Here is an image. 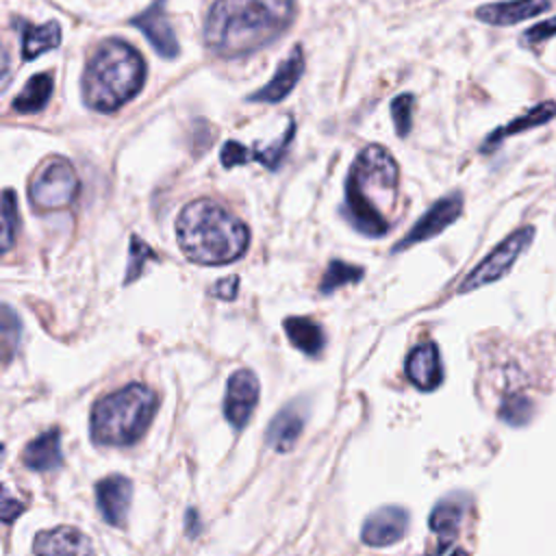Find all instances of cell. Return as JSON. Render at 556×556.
Wrapping results in <instances>:
<instances>
[{"instance_id":"35","label":"cell","mask_w":556,"mask_h":556,"mask_svg":"<svg viewBox=\"0 0 556 556\" xmlns=\"http://www.w3.org/2000/svg\"><path fill=\"white\" fill-rule=\"evenodd\" d=\"M454 556H467V554H465V552H460V549H458V552H456V554H454Z\"/></svg>"},{"instance_id":"12","label":"cell","mask_w":556,"mask_h":556,"mask_svg":"<svg viewBox=\"0 0 556 556\" xmlns=\"http://www.w3.org/2000/svg\"><path fill=\"white\" fill-rule=\"evenodd\" d=\"M408 528V513L400 506H384L371 513L365 523L361 539L369 547H387L397 543Z\"/></svg>"},{"instance_id":"21","label":"cell","mask_w":556,"mask_h":556,"mask_svg":"<svg viewBox=\"0 0 556 556\" xmlns=\"http://www.w3.org/2000/svg\"><path fill=\"white\" fill-rule=\"evenodd\" d=\"M285 332H287L289 341L306 356L321 354V350L326 345V334H324L321 326L308 317H287Z\"/></svg>"},{"instance_id":"20","label":"cell","mask_w":556,"mask_h":556,"mask_svg":"<svg viewBox=\"0 0 556 556\" xmlns=\"http://www.w3.org/2000/svg\"><path fill=\"white\" fill-rule=\"evenodd\" d=\"M554 117H556V102H552V100L541 102V104H536L532 111H528V113H523V115L510 119L506 126L493 130V132L486 137V141H484V146H482V152L493 150L495 146H500V143H502L506 137H510V135L523 132V130H528V128L543 126V124H547V122L554 119Z\"/></svg>"},{"instance_id":"14","label":"cell","mask_w":556,"mask_h":556,"mask_svg":"<svg viewBox=\"0 0 556 556\" xmlns=\"http://www.w3.org/2000/svg\"><path fill=\"white\" fill-rule=\"evenodd\" d=\"M293 132H295V124L289 122L285 135L276 143H271L267 148H254V150L243 148L237 141H226V146L222 148V154H219L222 156V165L224 167H235V165H241V163H248V161H258L267 169H276L280 165V161H282L291 139H293Z\"/></svg>"},{"instance_id":"25","label":"cell","mask_w":556,"mask_h":556,"mask_svg":"<svg viewBox=\"0 0 556 556\" xmlns=\"http://www.w3.org/2000/svg\"><path fill=\"white\" fill-rule=\"evenodd\" d=\"M363 278V267L356 265H348L343 261H330L321 282H319V291L321 293H332L343 285H352L358 282Z\"/></svg>"},{"instance_id":"31","label":"cell","mask_w":556,"mask_h":556,"mask_svg":"<svg viewBox=\"0 0 556 556\" xmlns=\"http://www.w3.org/2000/svg\"><path fill=\"white\" fill-rule=\"evenodd\" d=\"M556 35V15L554 17H547V20H543V22H539V24H534L532 28H528L526 33H523V39L528 41V43H539V41H545V39H549V37H554Z\"/></svg>"},{"instance_id":"6","label":"cell","mask_w":556,"mask_h":556,"mask_svg":"<svg viewBox=\"0 0 556 556\" xmlns=\"http://www.w3.org/2000/svg\"><path fill=\"white\" fill-rule=\"evenodd\" d=\"M80 182L70 161L54 156L33 178L28 198L39 211H54L70 206L78 195Z\"/></svg>"},{"instance_id":"26","label":"cell","mask_w":556,"mask_h":556,"mask_svg":"<svg viewBox=\"0 0 556 556\" xmlns=\"http://www.w3.org/2000/svg\"><path fill=\"white\" fill-rule=\"evenodd\" d=\"M20 226V213H17V200L13 189H4L2 193V250L9 252Z\"/></svg>"},{"instance_id":"5","label":"cell","mask_w":556,"mask_h":556,"mask_svg":"<svg viewBox=\"0 0 556 556\" xmlns=\"http://www.w3.org/2000/svg\"><path fill=\"white\" fill-rule=\"evenodd\" d=\"M156 413V393L139 382L102 395L91 410V439L98 445H132Z\"/></svg>"},{"instance_id":"28","label":"cell","mask_w":556,"mask_h":556,"mask_svg":"<svg viewBox=\"0 0 556 556\" xmlns=\"http://www.w3.org/2000/svg\"><path fill=\"white\" fill-rule=\"evenodd\" d=\"M17 341H20V319L11 311V306L4 304L2 306V354H4V361L11 358L13 350L17 348Z\"/></svg>"},{"instance_id":"18","label":"cell","mask_w":556,"mask_h":556,"mask_svg":"<svg viewBox=\"0 0 556 556\" xmlns=\"http://www.w3.org/2000/svg\"><path fill=\"white\" fill-rule=\"evenodd\" d=\"M302 426H304V408L291 402L269 421L267 443L278 452H289L295 445L302 432Z\"/></svg>"},{"instance_id":"24","label":"cell","mask_w":556,"mask_h":556,"mask_svg":"<svg viewBox=\"0 0 556 556\" xmlns=\"http://www.w3.org/2000/svg\"><path fill=\"white\" fill-rule=\"evenodd\" d=\"M52 96V76L48 72L35 74L33 78L26 80L24 89L15 96L13 109L17 113H35L41 111Z\"/></svg>"},{"instance_id":"16","label":"cell","mask_w":556,"mask_h":556,"mask_svg":"<svg viewBox=\"0 0 556 556\" xmlns=\"http://www.w3.org/2000/svg\"><path fill=\"white\" fill-rule=\"evenodd\" d=\"M302 72H304V54H302V48L295 46L289 52V56L276 67L271 80L265 87H261L258 91H254L250 96V100H254V102H269V104H276V102L285 100L293 91V87L300 80Z\"/></svg>"},{"instance_id":"1","label":"cell","mask_w":556,"mask_h":556,"mask_svg":"<svg viewBox=\"0 0 556 556\" xmlns=\"http://www.w3.org/2000/svg\"><path fill=\"white\" fill-rule=\"evenodd\" d=\"M293 15V0H215L204 22V43L226 59L250 54L285 33Z\"/></svg>"},{"instance_id":"33","label":"cell","mask_w":556,"mask_h":556,"mask_svg":"<svg viewBox=\"0 0 556 556\" xmlns=\"http://www.w3.org/2000/svg\"><path fill=\"white\" fill-rule=\"evenodd\" d=\"M20 510H24V504H20L17 500H13V497L9 495V491L4 489V493H2V508H0L2 519L9 523V521H13V517L20 515Z\"/></svg>"},{"instance_id":"32","label":"cell","mask_w":556,"mask_h":556,"mask_svg":"<svg viewBox=\"0 0 556 556\" xmlns=\"http://www.w3.org/2000/svg\"><path fill=\"white\" fill-rule=\"evenodd\" d=\"M237 282L239 278L237 276H228V278H222L215 289H213V295L217 298H224V300H232L237 295Z\"/></svg>"},{"instance_id":"11","label":"cell","mask_w":556,"mask_h":556,"mask_svg":"<svg viewBox=\"0 0 556 556\" xmlns=\"http://www.w3.org/2000/svg\"><path fill=\"white\" fill-rule=\"evenodd\" d=\"M132 502V482L126 476L113 473L96 484V504L109 526H124Z\"/></svg>"},{"instance_id":"17","label":"cell","mask_w":556,"mask_h":556,"mask_svg":"<svg viewBox=\"0 0 556 556\" xmlns=\"http://www.w3.org/2000/svg\"><path fill=\"white\" fill-rule=\"evenodd\" d=\"M549 7L547 0H508V2H493L482 4L476 9V17L495 24V26H510L543 13Z\"/></svg>"},{"instance_id":"7","label":"cell","mask_w":556,"mask_h":556,"mask_svg":"<svg viewBox=\"0 0 556 556\" xmlns=\"http://www.w3.org/2000/svg\"><path fill=\"white\" fill-rule=\"evenodd\" d=\"M534 237V228L532 226H523L519 230H515L513 235H508L497 248L491 250L489 256H484L469 274L467 278L460 282L458 291L467 293L473 291L478 287H484L489 282L500 280L504 274H508V269L513 267V263L519 258V254L530 245Z\"/></svg>"},{"instance_id":"27","label":"cell","mask_w":556,"mask_h":556,"mask_svg":"<svg viewBox=\"0 0 556 556\" xmlns=\"http://www.w3.org/2000/svg\"><path fill=\"white\" fill-rule=\"evenodd\" d=\"M391 117L395 122V132L400 137H406L410 130V124H413V96L410 93H402V96L393 98Z\"/></svg>"},{"instance_id":"2","label":"cell","mask_w":556,"mask_h":556,"mask_svg":"<svg viewBox=\"0 0 556 556\" xmlns=\"http://www.w3.org/2000/svg\"><path fill=\"white\" fill-rule=\"evenodd\" d=\"M397 182L400 169L387 148L371 143L358 152L345 180V213L358 232L382 237L389 230Z\"/></svg>"},{"instance_id":"15","label":"cell","mask_w":556,"mask_h":556,"mask_svg":"<svg viewBox=\"0 0 556 556\" xmlns=\"http://www.w3.org/2000/svg\"><path fill=\"white\" fill-rule=\"evenodd\" d=\"M406 378L421 391H434L443 380V367L439 348L432 341H424L410 350L406 358Z\"/></svg>"},{"instance_id":"34","label":"cell","mask_w":556,"mask_h":556,"mask_svg":"<svg viewBox=\"0 0 556 556\" xmlns=\"http://www.w3.org/2000/svg\"><path fill=\"white\" fill-rule=\"evenodd\" d=\"M9 80V52H2V87H7Z\"/></svg>"},{"instance_id":"30","label":"cell","mask_w":556,"mask_h":556,"mask_svg":"<svg viewBox=\"0 0 556 556\" xmlns=\"http://www.w3.org/2000/svg\"><path fill=\"white\" fill-rule=\"evenodd\" d=\"M530 415V404L521 397H510L502 406V417L510 424H523Z\"/></svg>"},{"instance_id":"10","label":"cell","mask_w":556,"mask_h":556,"mask_svg":"<svg viewBox=\"0 0 556 556\" xmlns=\"http://www.w3.org/2000/svg\"><path fill=\"white\" fill-rule=\"evenodd\" d=\"M132 26H137L146 39L152 43V48L165 56V59H174L178 54V41L169 22V15L165 11V0H154L146 11H141L139 15H135L130 20Z\"/></svg>"},{"instance_id":"23","label":"cell","mask_w":556,"mask_h":556,"mask_svg":"<svg viewBox=\"0 0 556 556\" xmlns=\"http://www.w3.org/2000/svg\"><path fill=\"white\" fill-rule=\"evenodd\" d=\"M61 43V28L56 22H46L41 26L22 24V56L24 61H33L43 52L56 48Z\"/></svg>"},{"instance_id":"9","label":"cell","mask_w":556,"mask_h":556,"mask_svg":"<svg viewBox=\"0 0 556 556\" xmlns=\"http://www.w3.org/2000/svg\"><path fill=\"white\" fill-rule=\"evenodd\" d=\"M258 402V380L250 369H239L228 378L226 397H224V415L232 428L241 430Z\"/></svg>"},{"instance_id":"8","label":"cell","mask_w":556,"mask_h":556,"mask_svg":"<svg viewBox=\"0 0 556 556\" xmlns=\"http://www.w3.org/2000/svg\"><path fill=\"white\" fill-rule=\"evenodd\" d=\"M463 211V195L460 193H450L441 200H437L424 215L421 219L406 232V237L393 248V252L406 250L415 243H421L426 239L437 237L439 232H443L450 224H454L458 219Z\"/></svg>"},{"instance_id":"13","label":"cell","mask_w":556,"mask_h":556,"mask_svg":"<svg viewBox=\"0 0 556 556\" xmlns=\"http://www.w3.org/2000/svg\"><path fill=\"white\" fill-rule=\"evenodd\" d=\"M33 552L35 556H96L89 536L72 526L39 532L33 541Z\"/></svg>"},{"instance_id":"3","label":"cell","mask_w":556,"mask_h":556,"mask_svg":"<svg viewBox=\"0 0 556 556\" xmlns=\"http://www.w3.org/2000/svg\"><path fill=\"white\" fill-rule=\"evenodd\" d=\"M176 239L189 261L200 265H224L243 256L250 232L228 208L200 198L180 211L176 219Z\"/></svg>"},{"instance_id":"4","label":"cell","mask_w":556,"mask_h":556,"mask_svg":"<svg viewBox=\"0 0 556 556\" xmlns=\"http://www.w3.org/2000/svg\"><path fill=\"white\" fill-rule=\"evenodd\" d=\"M146 80V61L122 39H106L89 59L83 76V98L100 113H113L132 100Z\"/></svg>"},{"instance_id":"29","label":"cell","mask_w":556,"mask_h":556,"mask_svg":"<svg viewBox=\"0 0 556 556\" xmlns=\"http://www.w3.org/2000/svg\"><path fill=\"white\" fill-rule=\"evenodd\" d=\"M156 254L139 239V237H132L130 239V261H128V274H126V280L124 282H130V280H135L139 274H141V269H143V263H146V258H154Z\"/></svg>"},{"instance_id":"19","label":"cell","mask_w":556,"mask_h":556,"mask_svg":"<svg viewBox=\"0 0 556 556\" xmlns=\"http://www.w3.org/2000/svg\"><path fill=\"white\" fill-rule=\"evenodd\" d=\"M24 465L33 471H50L61 465V432L56 428L35 437L22 452Z\"/></svg>"},{"instance_id":"22","label":"cell","mask_w":556,"mask_h":556,"mask_svg":"<svg viewBox=\"0 0 556 556\" xmlns=\"http://www.w3.org/2000/svg\"><path fill=\"white\" fill-rule=\"evenodd\" d=\"M465 504L460 497H445L441 500L430 515V530L439 536V547L443 549L454 536L463 519Z\"/></svg>"}]
</instances>
